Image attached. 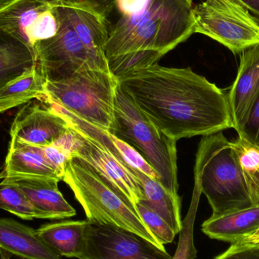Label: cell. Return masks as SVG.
I'll use <instances>...</instances> for the list:
<instances>
[{"label": "cell", "instance_id": "1", "mask_svg": "<svg viewBox=\"0 0 259 259\" xmlns=\"http://www.w3.org/2000/svg\"><path fill=\"white\" fill-rule=\"evenodd\" d=\"M118 80L149 121L175 141L234 128L228 94L190 68L155 63Z\"/></svg>", "mask_w": 259, "mask_h": 259}, {"label": "cell", "instance_id": "2", "mask_svg": "<svg viewBox=\"0 0 259 259\" xmlns=\"http://www.w3.org/2000/svg\"><path fill=\"white\" fill-rule=\"evenodd\" d=\"M193 0H149L134 16H121L106 45L108 60L150 50L164 56L194 33Z\"/></svg>", "mask_w": 259, "mask_h": 259}, {"label": "cell", "instance_id": "3", "mask_svg": "<svg viewBox=\"0 0 259 259\" xmlns=\"http://www.w3.org/2000/svg\"><path fill=\"white\" fill-rule=\"evenodd\" d=\"M62 181L83 207L88 222L124 228L164 248L143 223L128 198L83 158L73 155L68 159Z\"/></svg>", "mask_w": 259, "mask_h": 259}, {"label": "cell", "instance_id": "4", "mask_svg": "<svg viewBox=\"0 0 259 259\" xmlns=\"http://www.w3.org/2000/svg\"><path fill=\"white\" fill-rule=\"evenodd\" d=\"M194 175L193 194L205 195L214 215L252 206L230 141L223 133L202 137Z\"/></svg>", "mask_w": 259, "mask_h": 259}, {"label": "cell", "instance_id": "5", "mask_svg": "<svg viewBox=\"0 0 259 259\" xmlns=\"http://www.w3.org/2000/svg\"><path fill=\"white\" fill-rule=\"evenodd\" d=\"M112 134L137 149L155 169L160 182L178 195L177 142L157 128L118 83L115 100V128Z\"/></svg>", "mask_w": 259, "mask_h": 259}, {"label": "cell", "instance_id": "6", "mask_svg": "<svg viewBox=\"0 0 259 259\" xmlns=\"http://www.w3.org/2000/svg\"><path fill=\"white\" fill-rule=\"evenodd\" d=\"M118 80L112 72L88 70L47 81L42 103H55L90 124L112 134Z\"/></svg>", "mask_w": 259, "mask_h": 259}, {"label": "cell", "instance_id": "7", "mask_svg": "<svg viewBox=\"0 0 259 259\" xmlns=\"http://www.w3.org/2000/svg\"><path fill=\"white\" fill-rule=\"evenodd\" d=\"M193 15L194 33L214 39L234 55L259 45L258 21L237 0H203Z\"/></svg>", "mask_w": 259, "mask_h": 259}, {"label": "cell", "instance_id": "8", "mask_svg": "<svg viewBox=\"0 0 259 259\" xmlns=\"http://www.w3.org/2000/svg\"><path fill=\"white\" fill-rule=\"evenodd\" d=\"M58 31L35 46L36 66L47 81L66 78L88 70L111 72L108 60L90 51L59 7H53Z\"/></svg>", "mask_w": 259, "mask_h": 259}, {"label": "cell", "instance_id": "9", "mask_svg": "<svg viewBox=\"0 0 259 259\" xmlns=\"http://www.w3.org/2000/svg\"><path fill=\"white\" fill-rule=\"evenodd\" d=\"M78 259H172L141 236L119 227L88 222Z\"/></svg>", "mask_w": 259, "mask_h": 259}, {"label": "cell", "instance_id": "10", "mask_svg": "<svg viewBox=\"0 0 259 259\" xmlns=\"http://www.w3.org/2000/svg\"><path fill=\"white\" fill-rule=\"evenodd\" d=\"M58 27L53 6L44 0H14L0 10V30L20 39L33 51L36 44L53 37Z\"/></svg>", "mask_w": 259, "mask_h": 259}, {"label": "cell", "instance_id": "11", "mask_svg": "<svg viewBox=\"0 0 259 259\" xmlns=\"http://www.w3.org/2000/svg\"><path fill=\"white\" fill-rule=\"evenodd\" d=\"M69 127L68 121L50 106L32 100L15 115L11 126L10 137L46 147L54 144Z\"/></svg>", "mask_w": 259, "mask_h": 259}, {"label": "cell", "instance_id": "12", "mask_svg": "<svg viewBox=\"0 0 259 259\" xmlns=\"http://www.w3.org/2000/svg\"><path fill=\"white\" fill-rule=\"evenodd\" d=\"M259 97V45L240 55L238 72L228 94L234 128L244 127Z\"/></svg>", "mask_w": 259, "mask_h": 259}, {"label": "cell", "instance_id": "13", "mask_svg": "<svg viewBox=\"0 0 259 259\" xmlns=\"http://www.w3.org/2000/svg\"><path fill=\"white\" fill-rule=\"evenodd\" d=\"M80 135L83 139V143L74 155L90 163L99 173L118 187L134 205L140 201L144 200L143 185L135 170L124 165L94 142Z\"/></svg>", "mask_w": 259, "mask_h": 259}, {"label": "cell", "instance_id": "14", "mask_svg": "<svg viewBox=\"0 0 259 259\" xmlns=\"http://www.w3.org/2000/svg\"><path fill=\"white\" fill-rule=\"evenodd\" d=\"M3 181L18 187L40 213L41 219L62 220L77 214L59 190V180L12 177L4 178Z\"/></svg>", "mask_w": 259, "mask_h": 259}, {"label": "cell", "instance_id": "15", "mask_svg": "<svg viewBox=\"0 0 259 259\" xmlns=\"http://www.w3.org/2000/svg\"><path fill=\"white\" fill-rule=\"evenodd\" d=\"M12 177L63 179V175L47 158L44 147L11 138L0 179Z\"/></svg>", "mask_w": 259, "mask_h": 259}, {"label": "cell", "instance_id": "16", "mask_svg": "<svg viewBox=\"0 0 259 259\" xmlns=\"http://www.w3.org/2000/svg\"><path fill=\"white\" fill-rule=\"evenodd\" d=\"M0 249L24 259H62L36 230L12 219H0Z\"/></svg>", "mask_w": 259, "mask_h": 259}, {"label": "cell", "instance_id": "17", "mask_svg": "<svg viewBox=\"0 0 259 259\" xmlns=\"http://www.w3.org/2000/svg\"><path fill=\"white\" fill-rule=\"evenodd\" d=\"M259 226V206H251L212 215L202 225V231L213 240L234 243Z\"/></svg>", "mask_w": 259, "mask_h": 259}, {"label": "cell", "instance_id": "18", "mask_svg": "<svg viewBox=\"0 0 259 259\" xmlns=\"http://www.w3.org/2000/svg\"><path fill=\"white\" fill-rule=\"evenodd\" d=\"M88 221L46 224L36 230L39 238L61 257L77 258L81 252Z\"/></svg>", "mask_w": 259, "mask_h": 259}, {"label": "cell", "instance_id": "19", "mask_svg": "<svg viewBox=\"0 0 259 259\" xmlns=\"http://www.w3.org/2000/svg\"><path fill=\"white\" fill-rule=\"evenodd\" d=\"M36 65V55L31 48L0 30V90Z\"/></svg>", "mask_w": 259, "mask_h": 259}, {"label": "cell", "instance_id": "20", "mask_svg": "<svg viewBox=\"0 0 259 259\" xmlns=\"http://www.w3.org/2000/svg\"><path fill=\"white\" fill-rule=\"evenodd\" d=\"M45 77L38 67H33L0 90V113L26 104L33 100L45 98Z\"/></svg>", "mask_w": 259, "mask_h": 259}, {"label": "cell", "instance_id": "21", "mask_svg": "<svg viewBox=\"0 0 259 259\" xmlns=\"http://www.w3.org/2000/svg\"><path fill=\"white\" fill-rule=\"evenodd\" d=\"M136 175L141 181L144 191L145 204L163 218L178 234L182 229L180 196H174L158 180L149 178L140 170Z\"/></svg>", "mask_w": 259, "mask_h": 259}, {"label": "cell", "instance_id": "22", "mask_svg": "<svg viewBox=\"0 0 259 259\" xmlns=\"http://www.w3.org/2000/svg\"><path fill=\"white\" fill-rule=\"evenodd\" d=\"M59 8L87 48L100 59L108 60L106 45L109 31L106 22L85 11Z\"/></svg>", "mask_w": 259, "mask_h": 259}, {"label": "cell", "instance_id": "23", "mask_svg": "<svg viewBox=\"0 0 259 259\" xmlns=\"http://www.w3.org/2000/svg\"><path fill=\"white\" fill-rule=\"evenodd\" d=\"M236 161L241 172L252 206H259V142L243 132L230 141Z\"/></svg>", "mask_w": 259, "mask_h": 259}, {"label": "cell", "instance_id": "24", "mask_svg": "<svg viewBox=\"0 0 259 259\" xmlns=\"http://www.w3.org/2000/svg\"><path fill=\"white\" fill-rule=\"evenodd\" d=\"M0 208L23 220L41 219V214L29 202L24 193L15 185L0 183Z\"/></svg>", "mask_w": 259, "mask_h": 259}, {"label": "cell", "instance_id": "25", "mask_svg": "<svg viewBox=\"0 0 259 259\" xmlns=\"http://www.w3.org/2000/svg\"><path fill=\"white\" fill-rule=\"evenodd\" d=\"M162 56L163 55L158 52L143 50L112 58L109 59L108 62L111 72L118 79L131 71L143 69L158 63Z\"/></svg>", "mask_w": 259, "mask_h": 259}, {"label": "cell", "instance_id": "26", "mask_svg": "<svg viewBox=\"0 0 259 259\" xmlns=\"http://www.w3.org/2000/svg\"><path fill=\"white\" fill-rule=\"evenodd\" d=\"M200 196L193 195L191 204L185 219L182 221L179 242L172 259H195L197 250L194 244V225Z\"/></svg>", "mask_w": 259, "mask_h": 259}, {"label": "cell", "instance_id": "27", "mask_svg": "<svg viewBox=\"0 0 259 259\" xmlns=\"http://www.w3.org/2000/svg\"><path fill=\"white\" fill-rule=\"evenodd\" d=\"M135 207L143 223L160 244L164 246L174 241L177 234L161 216L153 211L143 201L136 203Z\"/></svg>", "mask_w": 259, "mask_h": 259}, {"label": "cell", "instance_id": "28", "mask_svg": "<svg viewBox=\"0 0 259 259\" xmlns=\"http://www.w3.org/2000/svg\"><path fill=\"white\" fill-rule=\"evenodd\" d=\"M53 7L71 8L85 11L107 22L117 0H44Z\"/></svg>", "mask_w": 259, "mask_h": 259}, {"label": "cell", "instance_id": "29", "mask_svg": "<svg viewBox=\"0 0 259 259\" xmlns=\"http://www.w3.org/2000/svg\"><path fill=\"white\" fill-rule=\"evenodd\" d=\"M259 249V226L250 234L231 243V246L224 252V255H231L244 251Z\"/></svg>", "mask_w": 259, "mask_h": 259}, {"label": "cell", "instance_id": "30", "mask_svg": "<svg viewBox=\"0 0 259 259\" xmlns=\"http://www.w3.org/2000/svg\"><path fill=\"white\" fill-rule=\"evenodd\" d=\"M44 150H45L46 155L48 159L64 176L65 165H66L67 161L70 158L68 155L55 145L46 146L44 147Z\"/></svg>", "mask_w": 259, "mask_h": 259}, {"label": "cell", "instance_id": "31", "mask_svg": "<svg viewBox=\"0 0 259 259\" xmlns=\"http://www.w3.org/2000/svg\"><path fill=\"white\" fill-rule=\"evenodd\" d=\"M149 0H117L121 16H134L141 13L147 6Z\"/></svg>", "mask_w": 259, "mask_h": 259}, {"label": "cell", "instance_id": "32", "mask_svg": "<svg viewBox=\"0 0 259 259\" xmlns=\"http://www.w3.org/2000/svg\"><path fill=\"white\" fill-rule=\"evenodd\" d=\"M240 132H243L251 140L259 142V97L247 122Z\"/></svg>", "mask_w": 259, "mask_h": 259}, {"label": "cell", "instance_id": "33", "mask_svg": "<svg viewBox=\"0 0 259 259\" xmlns=\"http://www.w3.org/2000/svg\"><path fill=\"white\" fill-rule=\"evenodd\" d=\"M214 259H259V249L258 250L244 251L231 255L221 254Z\"/></svg>", "mask_w": 259, "mask_h": 259}, {"label": "cell", "instance_id": "34", "mask_svg": "<svg viewBox=\"0 0 259 259\" xmlns=\"http://www.w3.org/2000/svg\"><path fill=\"white\" fill-rule=\"evenodd\" d=\"M259 22V0H237Z\"/></svg>", "mask_w": 259, "mask_h": 259}, {"label": "cell", "instance_id": "35", "mask_svg": "<svg viewBox=\"0 0 259 259\" xmlns=\"http://www.w3.org/2000/svg\"><path fill=\"white\" fill-rule=\"evenodd\" d=\"M11 255L12 254L9 253V252L0 249V259H12Z\"/></svg>", "mask_w": 259, "mask_h": 259}, {"label": "cell", "instance_id": "36", "mask_svg": "<svg viewBox=\"0 0 259 259\" xmlns=\"http://www.w3.org/2000/svg\"><path fill=\"white\" fill-rule=\"evenodd\" d=\"M14 0H0V10L10 4Z\"/></svg>", "mask_w": 259, "mask_h": 259}]
</instances>
